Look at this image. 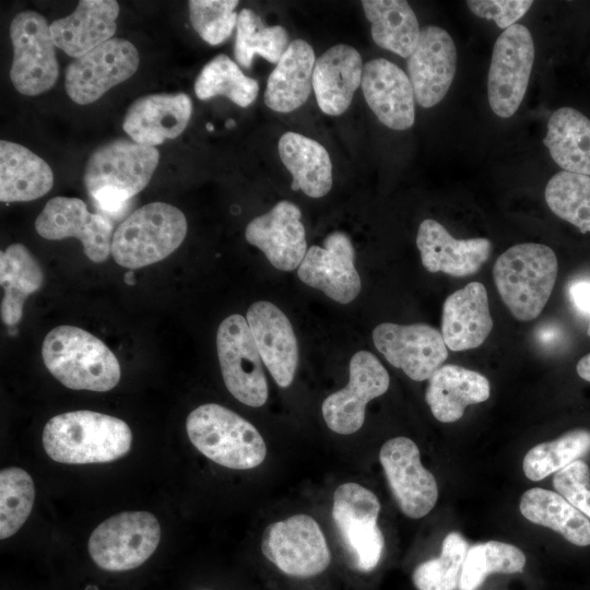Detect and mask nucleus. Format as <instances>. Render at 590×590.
Returning <instances> with one entry per match:
<instances>
[{
  "instance_id": "obj_12",
  "label": "nucleus",
  "mask_w": 590,
  "mask_h": 590,
  "mask_svg": "<svg viewBox=\"0 0 590 590\" xmlns=\"http://www.w3.org/2000/svg\"><path fill=\"white\" fill-rule=\"evenodd\" d=\"M139 61L138 50L129 40L111 38L70 62L66 70V92L76 104L94 103L132 76Z\"/></svg>"
},
{
  "instance_id": "obj_6",
  "label": "nucleus",
  "mask_w": 590,
  "mask_h": 590,
  "mask_svg": "<svg viewBox=\"0 0 590 590\" xmlns=\"http://www.w3.org/2000/svg\"><path fill=\"white\" fill-rule=\"evenodd\" d=\"M187 234L185 214L165 202L148 203L128 215L111 240V256L121 267L139 269L173 253Z\"/></svg>"
},
{
  "instance_id": "obj_7",
  "label": "nucleus",
  "mask_w": 590,
  "mask_h": 590,
  "mask_svg": "<svg viewBox=\"0 0 590 590\" xmlns=\"http://www.w3.org/2000/svg\"><path fill=\"white\" fill-rule=\"evenodd\" d=\"M160 540L161 526L153 514L123 511L96 527L88 540V553L99 568L125 571L146 562Z\"/></svg>"
},
{
  "instance_id": "obj_14",
  "label": "nucleus",
  "mask_w": 590,
  "mask_h": 590,
  "mask_svg": "<svg viewBox=\"0 0 590 590\" xmlns=\"http://www.w3.org/2000/svg\"><path fill=\"white\" fill-rule=\"evenodd\" d=\"M349 370L346 387L328 396L321 405L327 426L341 435L353 434L363 426L367 403L382 396L390 385L387 369L368 351L355 353Z\"/></svg>"
},
{
  "instance_id": "obj_50",
  "label": "nucleus",
  "mask_w": 590,
  "mask_h": 590,
  "mask_svg": "<svg viewBox=\"0 0 590 590\" xmlns=\"http://www.w3.org/2000/svg\"><path fill=\"white\" fill-rule=\"evenodd\" d=\"M206 129H208L209 131H212V130H213V126H212L211 123H208V125H206Z\"/></svg>"
},
{
  "instance_id": "obj_10",
  "label": "nucleus",
  "mask_w": 590,
  "mask_h": 590,
  "mask_svg": "<svg viewBox=\"0 0 590 590\" xmlns=\"http://www.w3.org/2000/svg\"><path fill=\"white\" fill-rule=\"evenodd\" d=\"M261 551L280 570L300 578L322 573L331 560L317 521L303 514L269 524L261 538Z\"/></svg>"
},
{
  "instance_id": "obj_17",
  "label": "nucleus",
  "mask_w": 590,
  "mask_h": 590,
  "mask_svg": "<svg viewBox=\"0 0 590 590\" xmlns=\"http://www.w3.org/2000/svg\"><path fill=\"white\" fill-rule=\"evenodd\" d=\"M354 260L355 250L350 237L333 232L326 237L323 247L311 246L307 250L297 275L331 299L347 304L357 297L362 287Z\"/></svg>"
},
{
  "instance_id": "obj_49",
  "label": "nucleus",
  "mask_w": 590,
  "mask_h": 590,
  "mask_svg": "<svg viewBox=\"0 0 590 590\" xmlns=\"http://www.w3.org/2000/svg\"><path fill=\"white\" fill-rule=\"evenodd\" d=\"M234 126H235V121L233 119H229V120L226 121V127L227 128H232Z\"/></svg>"
},
{
  "instance_id": "obj_30",
  "label": "nucleus",
  "mask_w": 590,
  "mask_h": 590,
  "mask_svg": "<svg viewBox=\"0 0 590 590\" xmlns=\"http://www.w3.org/2000/svg\"><path fill=\"white\" fill-rule=\"evenodd\" d=\"M279 155L293 176L291 188L311 198L326 196L332 187V165L329 153L319 142L286 132L279 140Z\"/></svg>"
},
{
  "instance_id": "obj_52",
  "label": "nucleus",
  "mask_w": 590,
  "mask_h": 590,
  "mask_svg": "<svg viewBox=\"0 0 590 590\" xmlns=\"http://www.w3.org/2000/svg\"><path fill=\"white\" fill-rule=\"evenodd\" d=\"M86 590H97V589H96V587L93 586V587L86 588Z\"/></svg>"
},
{
  "instance_id": "obj_32",
  "label": "nucleus",
  "mask_w": 590,
  "mask_h": 590,
  "mask_svg": "<svg viewBox=\"0 0 590 590\" xmlns=\"http://www.w3.org/2000/svg\"><path fill=\"white\" fill-rule=\"evenodd\" d=\"M0 282L4 290L1 319L7 326L13 327L23 316L25 299L38 291L44 282L38 261L23 244H12L1 251Z\"/></svg>"
},
{
  "instance_id": "obj_23",
  "label": "nucleus",
  "mask_w": 590,
  "mask_h": 590,
  "mask_svg": "<svg viewBox=\"0 0 590 590\" xmlns=\"http://www.w3.org/2000/svg\"><path fill=\"white\" fill-rule=\"evenodd\" d=\"M191 113L192 103L185 93L150 94L130 105L122 127L134 142L154 146L180 135Z\"/></svg>"
},
{
  "instance_id": "obj_28",
  "label": "nucleus",
  "mask_w": 590,
  "mask_h": 590,
  "mask_svg": "<svg viewBox=\"0 0 590 590\" xmlns=\"http://www.w3.org/2000/svg\"><path fill=\"white\" fill-rule=\"evenodd\" d=\"M315 52L304 39H294L268 78L264 104L290 113L306 103L312 87Z\"/></svg>"
},
{
  "instance_id": "obj_5",
  "label": "nucleus",
  "mask_w": 590,
  "mask_h": 590,
  "mask_svg": "<svg viewBox=\"0 0 590 590\" xmlns=\"http://www.w3.org/2000/svg\"><path fill=\"white\" fill-rule=\"evenodd\" d=\"M186 429L190 441L202 455L229 469L256 468L267 456L266 442L257 428L216 403L202 404L191 411Z\"/></svg>"
},
{
  "instance_id": "obj_40",
  "label": "nucleus",
  "mask_w": 590,
  "mask_h": 590,
  "mask_svg": "<svg viewBox=\"0 0 590 590\" xmlns=\"http://www.w3.org/2000/svg\"><path fill=\"white\" fill-rule=\"evenodd\" d=\"M544 197L555 215L581 233L590 232V176L558 172L548 180Z\"/></svg>"
},
{
  "instance_id": "obj_51",
  "label": "nucleus",
  "mask_w": 590,
  "mask_h": 590,
  "mask_svg": "<svg viewBox=\"0 0 590 590\" xmlns=\"http://www.w3.org/2000/svg\"><path fill=\"white\" fill-rule=\"evenodd\" d=\"M587 333H588V335L590 337V320H589Z\"/></svg>"
},
{
  "instance_id": "obj_21",
  "label": "nucleus",
  "mask_w": 590,
  "mask_h": 590,
  "mask_svg": "<svg viewBox=\"0 0 590 590\" xmlns=\"http://www.w3.org/2000/svg\"><path fill=\"white\" fill-rule=\"evenodd\" d=\"M246 319L263 364L280 387H288L298 363V345L291 321L274 304L256 302Z\"/></svg>"
},
{
  "instance_id": "obj_29",
  "label": "nucleus",
  "mask_w": 590,
  "mask_h": 590,
  "mask_svg": "<svg viewBox=\"0 0 590 590\" xmlns=\"http://www.w3.org/2000/svg\"><path fill=\"white\" fill-rule=\"evenodd\" d=\"M54 185L50 166L27 148L1 140L0 200L32 201L45 196Z\"/></svg>"
},
{
  "instance_id": "obj_45",
  "label": "nucleus",
  "mask_w": 590,
  "mask_h": 590,
  "mask_svg": "<svg viewBox=\"0 0 590 590\" xmlns=\"http://www.w3.org/2000/svg\"><path fill=\"white\" fill-rule=\"evenodd\" d=\"M531 0H469L470 11L482 19L493 20L499 28L506 30L521 19L531 8Z\"/></svg>"
},
{
  "instance_id": "obj_42",
  "label": "nucleus",
  "mask_w": 590,
  "mask_h": 590,
  "mask_svg": "<svg viewBox=\"0 0 590 590\" xmlns=\"http://www.w3.org/2000/svg\"><path fill=\"white\" fill-rule=\"evenodd\" d=\"M35 498L31 475L11 467L0 472V539L10 538L28 518Z\"/></svg>"
},
{
  "instance_id": "obj_16",
  "label": "nucleus",
  "mask_w": 590,
  "mask_h": 590,
  "mask_svg": "<svg viewBox=\"0 0 590 590\" xmlns=\"http://www.w3.org/2000/svg\"><path fill=\"white\" fill-rule=\"evenodd\" d=\"M36 232L46 239H79L93 262H104L111 253L113 223L102 213H92L79 198L50 199L35 221Z\"/></svg>"
},
{
  "instance_id": "obj_2",
  "label": "nucleus",
  "mask_w": 590,
  "mask_h": 590,
  "mask_svg": "<svg viewBox=\"0 0 590 590\" xmlns=\"http://www.w3.org/2000/svg\"><path fill=\"white\" fill-rule=\"evenodd\" d=\"M42 439L46 453L57 462L105 463L127 455L132 433L118 417L79 410L51 417L44 427Z\"/></svg>"
},
{
  "instance_id": "obj_18",
  "label": "nucleus",
  "mask_w": 590,
  "mask_h": 590,
  "mask_svg": "<svg viewBox=\"0 0 590 590\" xmlns=\"http://www.w3.org/2000/svg\"><path fill=\"white\" fill-rule=\"evenodd\" d=\"M457 49L449 33L435 25L421 30L416 48L408 58V76L415 101L425 108L446 96L455 78Z\"/></svg>"
},
{
  "instance_id": "obj_33",
  "label": "nucleus",
  "mask_w": 590,
  "mask_h": 590,
  "mask_svg": "<svg viewBox=\"0 0 590 590\" xmlns=\"http://www.w3.org/2000/svg\"><path fill=\"white\" fill-rule=\"evenodd\" d=\"M362 7L370 22L376 45L409 58L421 34L417 17L410 4L404 0H364Z\"/></svg>"
},
{
  "instance_id": "obj_41",
  "label": "nucleus",
  "mask_w": 590,
  "mask_h": 590,
  "mask_svg": "<svg viewBox=\"0 0 590 590\" xmlns=\"http://www.w3.org/2000/svg\"><path fill=\"white\" fill-rule=\"evenodd\" d=\"M470 548L468 541L458 532L446 535L437 558L420 564L412 580L417 590L458 589L463 562Z\"/></svg>"
},
{
  "instance_id": "obj_27",
  "label": "nucleus",
  "mask_w": 590,
  "mask_h": 590,
  "mask_svg": "<svg viewBox=\"0 0 590 590\" xmlns=\"http://www.w3.org/2000/svg\"><path fill=\"white\" fill-rule=\"evenodd\" d=\"M428 380L425 400L434 417L442 423L458 421L468 405L484 402L491 396L484 375L459 365H442Z\"/></svg>"
},
{
  "instance_id": "obj_3",
  "label": "nucleus",
  "mask_w": 590,
  "mask_h": 590,
  "mask_svg": "<svg viewBox=\"0 0 590 590\" xmlns=\"http://www.w3.org/2000/svg\"><path fill=\"white\" fill-rule=\"evenodd\" d=\"M42 357L50 374L69 389L104 392L120 380L115 354L98 338L78 327L50 330L43 341Z\"/></svg>"
},
{
  "instance_id": "obj_8",
  "label": "nucleus",
  "mask_w": 590,
  "mask_h": 590,
  "mask_svg": "<svg viewBox=\"0 0 590 590\" xmlns=\"http://www.w3.org/2000/svg\"><path fill=\"white\" fill-rule=\"evenodd\" d=\"M13 59L10 79L17 92L35 96L50 90L59 75L50 25L35 11L17 13L10 24Z\"/></svg>"
},
{
  "instance_id": "obj_26",
  "label": "nucleus",
  "mask_w": 590,
  "mask_h": 590,
  "mask_svg": "<svg viewBox=\"0 0 590 590\" xmlns=\"http://www.w3.org/2000/svg\"><path fill=\"white\" fill-rule=\"evenodd\" d=\"M119 4L115 0H81L68 16L50 24L57 48L79 58L111 39L116 32Z\"/></svg>"
},
{
  "instance_id": "obj_36",
  "label": "nucleus",
  "mask_w": 590,
  "mask_h": 590,
  "mask_svg": "<svg viewBox=\"0 0 590 590\" xmlns=\"http://www.w3.org/2000/svg\"><path fill=\"white\" fill-rule=\"evenodd\" d=\"M290 44L283 26H267L250 9H243L238 13L234 55L241 67L249 68L256 55L276 64Z\"/></svg>"
},
{
  "instance_id": "obj_31",
  "label": "nucleus",
  "mask_w": 590,
  "mask_h": 590,
  "mask_svg": "<svg viewBox=\"0 0 590 590\" xmlns=\"http://www.w3.org/2000/svg\"><path fill=\"white\" fill-rule=\"evenodd\" d=\"M543 143L564 170L590 176V119L582 113L571 107L556 109Z\"/></svg>"
},
{
  "instance_id": "obj_44",
  "label": "nucleus",
  "mask_w": 590,
  "mask_h": 590,
  "mask_svg": "<svg viewBox=\"0 0 590 590\" xmlns=\"http://www.w3.org/2000/svg\"><path fill=\"white\" fill-rule=\"evenodd\" d=\"M553 486L569 504L590 519V468L578 459L553 477Z\"/></svg>"
},
{
  "instance_id": "obj_9",
  "label": "nucleus",
  "mask_w": 590,
  "mask_h": 590,
  "mask_svg": "<svg viewBox=\"0 0 590 590\" xmlns=\"http://www.w3.org/2000/svg\"><path fill=\"white\" fill-rule=\"evenodd\" d=\"M216 350L227 390L248 406H262L268 399V382L246 318L233 314L220 323Z\"/></svg>"
},
{
  "instance_id": "obj_38",
  "label": "nucleus",
  "mask_w": 590,
  "mask_h": 590,
  "mask_svg": "<svg viewBox=\"0 0 590 590\" xmlns=\"http://www.w3.org/2000/svg\"><path fill=\"white\" fill-rule=\"evenodd\" d=\"M523 552L509 543L488 541L470 546L463 562L458 590H477L491 574L521 573Z\"/></svg>"
},
{
  "instance_id": "obj_13",
  "label": "nucleus",
  "mask_w": 590,
  "mask_h": 590,
  "mask_svg": "<svg viewBox=\"0 0 590 590\" xmlns=\"http://www.w3.org/2000/svg\"><path fill=\"white\" fill-rule=\"evenodd\" d=\"M376 349L415 381L429 379L448 357L441 332L426 323L382 322L373 331Z\"/></svg>"
},
{
  "instance_id": "obj_11",
  "label": "nucleus",
  "mask_w": 590,
  "mask_h": 590,
  "mask_svg": "<svg viewBox=\"0 0 590 590\" xmlns=\"http://www.w3.org/2000/svg\"><path fill=\"white\" fill-rule=\"evenodd\" d=\"M534 61V44L522 24L506 28L496 39L487 75V97L492 110L511 117L526 94Z\"/></svg>"
},
{
  "instance_id": "obj_15",
  "label": "nucleus",
  "mask_w": 590,
  "mask_h": 590,
  "mask_svg": "<svg viewBox=\"0 0 590 590\" xmlns=\"http://www.w3.org/2000/svg\"><path fill=\"white\" fill-rule=\"evenodd\" d=\"M379 460L401 511L412 519L426 516L436 505L438 486L423 467L416 444L403 436L391 438L381 446Z\"/></svg>"
},
{
  "instance_id": "obj_47",
  "label": "nucleus",
  "mask_w": 590,
  "mask_h": 590,
  "mask_svg": "<svg viewBox=\"0 0 590 590\" xmlns=\"http://www.w3.org/2000/svg\"><path fill=\"white\" fill-rule=\"evenodd\" d=\"M576 370L580 378L590 382V353L579 359Z\"/></svg>"
},
{
  "instance_id": "obj_19",
  "label": "nucleus",
  "mask_w": 590,
  "mask_h": 590,
  "mask_svg": "<svg viewBox=\"0 0 590 590\" xmlns=\"http://www.w3.org/2000/svg\"><path fill=\"white\" fill-rule=\"evenodd\" d=\"M300 217L296 204L282 200L248 223L246 239L259 248L274 268L292 271L300 266L308 250Z\"/></svg>"
},
{
  "instance_id": "obj_37",
  "label": "nucleus",
  "mask_w": 590,
  "mask_h": 590,
  "mask_svg": "<svg viewBox=\"0 0 590 590\" xmlns=\"http://www.w3.org/2000/svg\"><path fill=\"white\" fill-rule=\"evenodd\" d=\"M194 92L202 101L223 95L240 107H248L257 98L259 85L245 75L228 56L217 55L200 71Z\"/></svg>"
},
{
  "instance_id": "obj_46",
  "label": "nucleus",
  "mask_w": 590,
  "mask_h": 590,
  "mask_svg": "<svg viewBox=\"0 0 590 590\" xmlns=\"http://www.w3.org/2000/svg\"><path fill=\"white\" fill-rule=\"evenodd\" d=\"M569 294L574 305L590 316V283L579 282L573 284L569 288Z\"/></svg>"
},
{
  "instance_id": "obj_43",
  "label": "nucleus",
  "mask_w": 590,
  "mask_h": 590,
  "mask_svg": "<svg viewBox=\"0 0 590 590\" xmlns=\"http://www.w3.org/2000/svg\"><path fill=\"white\" fill-rule=\"evenodd\" d=\"M237 0H190L189 17L192 27L208 44L225 42L237 25Z\"/></svg>"
},
{
  "instance_id": "obj_20",
  "label": "nucleus",
  "mask_w": 590,
  "mask_h": 590,
  "mask_svg": "<svg viewBox=\"0 0 590 590\" xmlns=\"http://www.w3.org/2000/svg\"><path fill=\"white\" fill-rule=\"evenodd\" d=\"M362 91L366 103L381 123L406 130L415 120V95L408 74L384 58L364 64Z\"/></svg>"
},
{
  "instance_id": "obj_22",
  "label": "nucleus",
  "mask_w": 590,
  "mask_h": 590,
  "mask_svg": "<svg viewBox=\"0 0 590 590\" xmlns=\"http://www.w3.org/2000/svg\"><path fill=\"white\" fill-rule=\"evenodd\" d=\"M416 245L422 264L427 271L444 272L457 278L475 274L492 252L489 239H457L432 219L420 224Z\"/></svg>"
},
{
  "instance_id": "obj_34",
  "label": "nucleus",
  "mask_w": 590,
  "mask_h": 590,
  "mask_svg": "<svg viewBox=\"0 0 590 590\" xmlns=\"http://www.w3.org/2000/svg\"><path fill=\"white\" fill-rule=\"evenodd\" d=\"M520 512L529 521L560 533L577 546L590 545V520L556 492L533 487L523 493Z\"/></svg>"
},
{
  "instance_id": "obj_1",
  "label": "nucleus",
  "mask_w": 590,
  "mask_h": 590,
  "mask_svg": "<svg viewBox=\"0 0 590 590\" xmlns=\"http://www.w3.org/2000/svg\"><path fill=\"white\" fill-rule=\"evenodd\" d=\"M160 153L154 146L116 139L93 151L84 169V185L107 217L122 214L129 201L146 187Z\"/></svg>"
},
{
  "instance_id": "obj_48",
  "label": "nucleus",
  "mask_w": 590,
  "mask_h": 590,
  "mask_svg": "<svg viewBox=\"0 0 590 590\" xmlns=\"http://www.w3.org/2000/svg\"><path fill=\"white\" fill-rule=\"evenodd\" d=\"M125 281H126V283H128V284H134V280L132 279V273H131V272H129V273H127V274L125 275Z\"/></svg>"
},
{
  "instance_id": "obj_39",
  "label": "nucleus",
  "mask_w": 590,
  "mask_h": 590,
  "mask_svg": "<svg viewBox=\"0 0 590 590\" xmlns=\"http://www.w3.org/2000/svg\"><path fill=\"white\" fill-rule=\"evenodd\" d=\"M590 451V430L573 429L560 437L532 447L524 456L522 469L532 481L556 473Z\"/></svg>"
},
{
  "instance_id": "obj_4",
  "label": "nucleus",
  "mask_w": 590,
  "mask_h": 590,
  "mask_svg": "<svg viewBox=\"0 0 590 590\" xmlns=\"http://www.w3.org/2000/svg\"><path fill=\"white\" fill-rule=\"evenodd\" d=\"M557 257L552 248L538 243L517 244L495 261L496 288L511 315L520 321L539 317L556 282Z\"/></svg>"
},
{
  "instance_id": "obj_24",
  "label": "nucleus",
  "mask_w": 590,
  "mask_h": 590,
  "mask_svg": "<svg viewBox=\"0 0 590 590\" xmlns=\"http://www.w3.org/2000/svg\"><path fill=\"white\" fill-rule=\"evenodd\" d=\"M492 329L487 292L482 283L471 282L445 299L441 335L451 351L460 352L482 345Z\"/></svg>"
},
{
  "instance_id": "obj_35",
  "label": "nucleus",
  "mask_w": 590,
  "mask_h": 590,
  "mask_svg": "<svg viewBox=\"0 0 590 590\" xmlns=\"http://www.w3.org/2000/svg\"><path fill=\"white\" fill-rule=\"evenodd\" d=\"M380 503L368 488L344 483L333 494L332 518L347 547L376 531Z\"/></svg>"
},
{
  "instance_id": "obj_25",
  "label": "nucleus",
  "mask_w": 590,
  "mask_h": 590,
  "mask_svg": "<svg viewBox=\"0 0 590 590\" xmlns=\"http://www.w3.org/2000/svg\"><path fill=\"white\" fill-rule=\"evenodd\" d=\"M363 69L359 52L344 44L332 46L316 59L312 90L324 114L340 116L346 111L362 83Z\"/></svg>"
}]
</instances>
